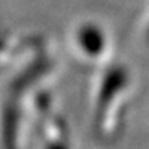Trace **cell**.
I'll return each mask as SVG.
<instances>
[{
  "label": "cell",
  "instance_id": "1",
  "mask_svg": "<svg viewBox=\"0 0 149 149\" xmlns=\"http://www.w3.org/2000/svg\"><path fill=\"white\" fill-rule=\"evenodd\" d=\"M130 72L124 64L116 63L111 64L102 74L100 81V88L97 94V104H95V124L97 127H101L114 107V104L118 101V97H121L126 89L130 85Z\"/></svg>",
  "mask_w": 149,
  "mask_h": 149
},
{
  "label": "cell",
  "instance_id": "2",
  "mask_svg": "<svg viewBox=\"0 0 149 149\" xmlns=\"http://www.w3.org/2000/svg\"><path fill=\"white\" fill-rule=\"evenodd\" d=\"M76 44L81 51L89 58H98L105 53L107 34L98 24L85 22L76 31Z\"/></svg>",
  "mask_w": 149,
  "mask_h": 149
},
{
  "label": "cell",
  "instance_id": "3",
  "mask_svg": "<svg viewBox=\"0 0 149 149\" xmlns=\"http://www.w3.org/2000/svg\"><path fill=\"white\" fill-rule=\"evenodd\" d=\"M44 149H70V146L63 140H50L45 143Z\"/></svg>",
  "mask_w": 149,
  "mask_h": 149
},
{
  "label": "cell",
  "instance_id": "4",
  "mask_svg": "<svg viewBox=\"0 0 149 149\" xmlns=\"http://www.w3.org/2000/svg\"><path fill=\"white\" fill-rule=\"evenodd\" d=\"M146 41H148V44H149V28H148V31H146Z\"/></svg>",
  "mask_w": 149,
  "mask_h": 149
}]
</instances>
